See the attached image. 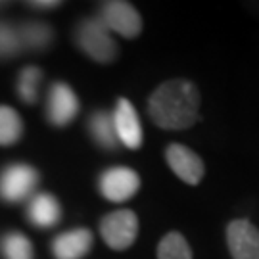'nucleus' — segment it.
<instances>
[{
  "label": "nucleus",
  "mask_w": 259,
  "mask_h": 259,
  "mask_svg": "<svg viewBox=\"0 0 259 259\" xmlns=\"http://www.w3.org/2000/svg\"><path fill=\"white\" fill-rule=\"evenodd\" d=\"M23 133V123L16 110L0 106V146H10L18 142Z\"/></svg>",
  "instance_id": "2eb2a0df"
},
{
  "label": "nucleus",
  "mask_w": 259,
  "mask_h": 259,
  "mask_svg": "<svg viewBox=\"0 0 259 259\" xmlns=\"http://www.w3.org/2000/svg\"><path fill=\"white\" fill-rule=\"evenodd\" d=\"M42 73L35 65L25 67L18 79V94L25 104H35L38 96V84H40Z\"/></svg>",
  "instance_id": "f3484780"
},
{
  "label": "nucleus",
  "mask_w": 259,
  "mask_h": 259,
  "mask_svg": "<svg viewBox=\"0 0 259 259\" xmlns=\"http://www.w3.org/2000/svg\"><path fill=\"white\" fill-rule=\"evenodd\" d=\"M104 242L111 250H127L139 234V219L131 209H117L106 215L100 223Z\"/></svg>",
  "instance_id": "7ed1b4c3"
},
{
  "label": "nucleus",
  "mask_w": 259,
  "mask_h": 259,
  "mask_svg": "<svg viewBox=\"0 0 259 259\" xmlns=\"http://www.w3.org/2000/svg\"><path fill=\"white\" fill-rule=\"evenodd\" d=\"M165 159L169 167L173 169L183 183L186 185H198L204 177V161L198 154L183 144H171L165 150Z\"/></svg>",
  "instance_id": "1a4fd4ad"
},
{
  "label": "nucleus",
  "mask_w": 259,
  "mask_h": 259,
  "mask_svg": "<svg viewBox=\"0 0 259 259\" xmlns=\"http://www.w3.org/2000/svg\"><path fill=\"white\" fill-rule=\"evenodd\" d=\"M21 40H19L18 27H12L10 23L0 21V58H10L16 56L21 50Z\"/></svg>",
  "instance_id": "6ab92c4d"
},
{
  "label": "nucleus",
  "mask_w": 259,
  "mask_h": 259,
  "mask_svg": "<svg viewBox=\"0 0 259 259\" xmlns=\"http://www.w3.org/2000/svg\"><path fill=\"white\" fill-rule=\"evenodd\" d=\"M93 246V232L87 229H75L64 232L52 242V251L56 259H81Z\"/></svg>",
  "instance_id": "9b49d317"
},
{
  "label": "nucleus",
  "mask_w": 259,
  "mask_h": 259,
  "mask_svg": "<svg viewBox=\"0 0 259 259\" xmlns=\"http://www.w3.org/2000/svg\"><path fill=\"white\" fill-rule=\"evenodd\" d=\"M113 125L117 133V140L131 150H139L142 144V127L137 111L127 98H119L113 110Z\"/></svg>",
  "instance_id": "9d476101"
},
{
  "label": "nucleus",
  "mask_w": 259,
  "mask_h": 259,
  "mask_svg": "<svg viewBox=\"0 0 259 259\" xmlns=\"http://www.w3.org/2000/svg\"><path fill=\"white\" fill-rule=\"evenodd\" d=\"M77 111H79V100L71 91V87L65 83L52 84L47 102L48 121L56 127H65L75 119Z\"/></svg>",
  "instance_id": "6e6552de"
},
{
  "label": "nucleus",
  "mask_w": 259,
  "mask_h": 259,
  "mask_svg": "<svg viewBox=\"0 0 259 259\" xmlns=\"http://www.w3.org/2000/svg\"><path fill=\"white\" fill-rule=\"evenodd\" d=\"M29 6H33V8H40V10H48V8H56V6H60V2H56V0H50V2H29Z\"/></svg>",
  "instance_id": "aec40b11"
},
{
  "label": "nucleus",
  "mask_w": 259,
  "mask_h": 259,
  "mask_svg": "<svg viewBox=\"0 0 259 259\" xmlns=\"http://www.w3.org/2000/svg\"><path fill=\"white\" fill-rule=\"evenodd\" d=\"M140 177L129 167H111L100 177V192L110 202H125L139 192Z\"/></svg>",
  "instance_id": "423d86ee"
},
{
  "label": "nucleus",
  "mask_w": 259,
  "mask_h": 259,
  "mask_svg": "<svg viewBox=\"0 0 259 259\" xmlns=\"http://www.w3.org/2000/svg\"><path fill=\"white\" fill-rule=\"evenodd\" d=\"M200 93L190 81L173 79L159 84L148 100V113L157 127L183 131L198 121Z\"/></svg>",
  "instance_id": "f257e3e1"
},
{
  "label": "nucleus",
  "mask_w": 259,
  "mask_h": 259,
  "mask_svg": "<svg viewBox=\"0 0 259 259\" xmlns=\"http://www.w3.org/2000/svg\"><path fill=\"white\" fill-rule=\"evenodd\" d=\"M27 217L29 221L37 227H54L62 217L60 204L52 194L38 192L29 200L27 205Z\"/></svg>",
  "instance_id": "f8f14e48"
},
{
  "label": "nucleus",
  "mask_w": 259,
  "mask_h": 259,
  "mask_svg": "<svg viewBox=\"0 0 259 259\" xmlns=\"http://www.w3.org/2000/svg\"><path fill=\"white\" fill-rule=\"evenodd\" d=\"M2 253L6 259H33V246L23 234L12 232L2 238Z\"/></svg>",
  "instance_id": "a211bd4d"
},
{
  "label": "nucleus",
  "mask_w": 259,
  "mask_h": 259,
  "mask_svg": "<svg viewBox=\"0 0 259 259\" xmlns=\"http://www.w3.org/2000/svg\"><path fill=\"white\" fill-rule=\"evenodd\" d=\"M18 33L21 47L31 48V50L47 48L52 42V29L48 27L47 23H40V21H29V23L19 25Z\"/></svg>",
  "instance_id": "4468645a"
},
{
  "label": "nucleus",
  "mask_w": 259,
  "mask_h": 259,
  "mask_svg": "<svg viewBox=\"0 0 259 259\" xmlns=\"http://www.w3.org/2000/svg\"><path fill=\"white\" fill-rule=\"evenodd\" d=\"M38 173L27 163H12L0 173V198L6 202H23L37 188Z\"/></svg>",
  "instance_id": "39448f33"
},
{
  "label": "nucleus",
  "mask_w": 259,
  "mask_h": 259,
  "mask_svg": "<svg viewBox=\"0 0 259 259\" xmlns=\"http://www.w3.org/2000/svg\"><path fill=\"white\" fill-rule=\"evenodd\" d=\"M227 244L234 259H259V231L246 219L229 223Z\"/></svg>",
  "instance_id": "0eeeda50"
},
{
  "label": "nucleus",
  "mask_w": 259,
  "mask_h": 259,
  "mask_svg": "<svg viewBox=\"0 0 259 259\" xmlns=\"http://www.w3.org/2000/svg\"><path fill=\"white\" fill-rule=\"evenodd\" d=\"M89 131L102 148H115V144L119 142L113 125V115L108 111H96L89 121Z\"/></svg>",
  "instance_id": "ddd939ff"
},
{
  "label": "nucleus",
  "mask_w": 259,
  "mask_h": 259,
  "mask_svg": "<svg viewBox=\"0 0 259 259\" xmlns=\"http://www.w3.org/2000/svg\"><path fill=\"white\" fill-rule=\"evenodd\" d=\"M75 40L87 56L100 64H110L117 56V45L111 38V33L106 29L100 19H84L75 31Z\"/></svg>",
  "instance_id": "f03ea898"
},
{
  "label": "nucleus",
  "mask_w": 259,
  "mask_h": 259,
  "mask_svg": "<svg viewBox=\"0 0 259 259\" xmlns=\"http://www.w3.org/2000/svg\"><path fill=\"white\" fill-rule=\"evenodd\" d=\"M157 259H192V251L183 234L169 232L157 246Z\"/></svg>",
  "instance_id": "dca6fc26"
},
{
  "label": "nucleus",
  "mask_w": 259,
  "mask_h": 259,
  "mask_svg": "<svg viewBox=\"0 0 259 259\" xmlns=\"http://www.w3.org/2000/svg\"><path fill=\"white\" fill-rule=\"evenodd\" d=\"M98 19L106 25L110 33H117L125 38H135L142 31L140 14L133 4L123 2V0L104 2Z\"/></svg>",
  "instance_id": "20e7f679"
}]
</instances>
